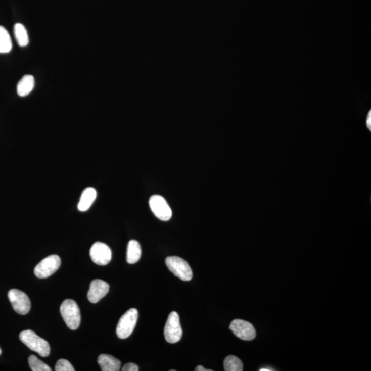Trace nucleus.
Instances as JSON below:
<instances>
[{"label":"nucleus","mask_w":371,"mask_h":371,"mask_svg":"<svg viewBox=\"0 0 371 371\" xmlns=\"http://www.w3.org/2000/svg\"><path fill=\"white\" fill-rule=\"evenodd\" d=\"M8 296H9V299L13 306V309L17 313L20 315H26L29 312L31 303H30V300L27 294H25L22 291L13 289L9 291Z\"/></svg>","instance_id":"obj_8"},{"label":"nucleus","mask_w":371,"mask_h":371,"mask_svg":"<svg viewBox=\"0 0 371 371\" xmlns=\"http://www.w3.org/2000/svg\"><path fill=\"white\" fill-rule=\"evenodd\" d=\"M61 265V259L58 255H51L45 258L35 268L34 274L39 279H47L56 272Z\"/></svg>","instance_id":"obj_7"},{"label":"nucleus","mask_w":371,"mask_h":371,"mask_svg":"<svg viewBox=\"0 0 371 371\" xmlns=\"http://www.w3.org/2000/svg\"><path fill=\"white\" fill-rule=\"evenodd\" d=\"M13 44L10 34L3 26H0V53H9Z\"/></svg>","instance_id":"obj_17"},{"label":"nucleus","mask_w":371,"mask_h":371,"mask_svg":"<svg viewBox=\"0 0 371 371\" xmlns=\"http://www.w3.org/2000/svg\"><path fill=\"white\" fill-rule=\"evenodd\" d=\"M138 318V311L132 308L128 310L121 317L116 328V334L120 339H126L131 336L136 325Z\"/></svg>","instance_id":"obj_3"},{"label":"nucleus","mask_w":371,"mask_h":371,"mask_svg":"<svg viewBox=\"0 0 371 371\" xmlns=\"http://www.w3.org/2000/svg\"><path fill=\"white\" fill-rule=\"evenodd\" d=\"M28 363L32 371H51V367L38 359L34 355H30L28 358Z\"/></svg>","instance_id":"obj_19"},{"label":"nucleus","mask_w":371,"mask_h":371,"mask_svg":"<svg viewBox=\"0 0 371 371\" xmlns=\"http://www.w3.org/2000/svg\"><path fill=\"white\" fill-rule=\"evenodd\" d=\"M142 254L141 245L135 240H131L128 244L127 261L129 264H134L139 261Z\"/></svg>","instance_id":"obj_15"},{"label":"nucleus","mask_w":371,"mask_h":371,"mask_svg":"<svg viewBox=\"0 0 371 371\" xmlns=\"http://www.w3.org/2000/svg\"><path fill=\"white\" fill-rule=\"evenodd\" d=\"M370 114H369V118H368V119H367V125H369V128H370Z\"/></svg>","instance_id":"obj_23"},{"label":"nucleus","mask_w":371,"mask_h":371,"mask_svg":"<svg viewBox=\"0 0 371 371\" xmlns=\"http://www.w3.org/2000/svg\"><path fill=\"white\" fill-rule=\"evenodd\" d=\"M165 263L169 270L181 280L189 281L192 279V269L185 260L178 257H169L166 258Z\"/></svg>","instance_id":"obj_4"},{"label":"nucleus","mask_w":371,"mask_h":371,"mask_svg":"<svg viewBox=\"0 0 371 371\" xmlns=\"http://www.w3.org/2000/svg\"><path fill=\"white\" fill-rule=\"evenodd\" d=\"M229 329L233 334L241 340L250 341L256 338V330L251 323L236 319L231 322Z\"/></svg>","instance_id":"obj_9"},{"label":"nucleus","mask_w":371,"mask_h":371,"mask_svg":"<svg viewBox=\"0 0 371 371\" xmlns=\"http://www.w3.org/2000/svg\"><path fill=\"white\" fill-rule=\"evenodd\" d=\"M149 206L158 219L167 221L171 219L172 210L163 197L154 195L149 199Z\"/></svg>","instance_id":"obj_6"},{"label":"nucleus","mask_w":371,"mask_h":371,"mask_svg":"<svg viewBox=\"0 0 371 371\" xmlns=\"http://www.w3.org/2000/svg\"><path fill=\"white\" fill-rule=\"evenodd\" d=\"M60 312L67 326L72 330L81 324V312L77 304L73 300H64L60 307Z\"/></svg>","instance_id":"obj_2"},{"label":"nucleus","mask_w":371,"mask_h":371,"mask_svg":"<svg viewBox=\"0 0 371 371\" xmlns=\"http://www.w3.org/2000/svg\"><path fill=\"white\" fill-rule=\"evenodd\" d=\"M195 370L196 371H212V370H209V369H206L204 368V366H197L196 369H195Z\"/></svg>","instance_id":"obj_22"},{"label":"nucleus","mask_w":371,"mask_h":371,"mask_svg":"<svg viewBox=\"0 0 371 371\" xmlns=\"http://www.w3.org/2000/svg\"><path fill=\"white\" fill-rule=\"evenodd\" d=\"M122 371H138L139 368L137 365L133 364V363H127L123 368H122Z\"/></svg>","instance_id":"obj_21"},{"label":"nucleus","mask_w":371,"mask_h":371,"mask_svg":"<svg viewBox=\"0 0 371 371\" xmlns=\"http://www.w3.org/2000/svg\"><path fill=\"white\" fill-rule=\"evenodd\" d=\"M110 286L108 283L100 279H95L91 283L88 291L87 298L91 303H97L108 294Z\"/></svg>","instance_id":"obj_11"},{"label":"nucleus","mask_w":371,"mask_h":371,"mask_svg":"<svg viewBox=\"0 0 371 371\" xmlns=\"http://www.w3.org/2000/svg\"><path fill=\"white\" fill-rule=\"evenodd\" d=\"M20 339L26 347L37 353L40 356L48 357L51 353L49 342L40 338L31 330L22 331L20 334Z\"/></svg>","instance_id":"obj_1"},{"label":"nucleus","mask_w":371,"mask_h":371,"mask_svg":"<svg viewBox=\"0 0 371 371\" xmlns=\"http://www.w3.org/2000/svg\"><path fill=\"white\" fill-rule=\"evenodd\" d=\"M14 34L15 39L18 45L21 47H25L29 43V38L27 30L24 25L17 23L14 26Z\"/></svg>","instance_id":"obj_16"},{"label":"nucleus","mask_w":371,"mask_h":371,"mask_svg":"<svg viewBox=\"0 0 371 371\" xmlns=\"http://www.w3.org/2000/svg\"><path fill=\"white\" fill-rule=\"evenodd\" d=\"M98 363L103 371H118L121 366V363L118 359L107 354L99 355Z\"/></svg>","instance_id":"obj_13"},{"label":"nucleus","mask_w":371,"mask_h":371,"mask_svg":"<svg viewBox=\"0 0 371 371\" xmlns=\"http://www.w3.org/2000/svg\"><path fill=\"white\" fill-rule=\"evenodd\" d=\"M55 370L56 371H74L75 369L70 364V361L66 359H61L57 361Z\"/></svg>","instance_id":"obj_20"},{"label":"nucleus","mask_w":371,"mask_h":371,"mask_svg":"<svg viewBox=\"0 0 371 371\" xmlns=\"http://www.w3.org/2000/svg\"><path fill=\"white\" fill-rule=\"evenodd\" d=\"M1 353H2V350L0 349V355H1Z\"/></svg>","instance_id":"obj_25"},{"label":"nucleus","mask_w":371,"mask_h":371,"mask_svg":"<svg viewBox=\"0 0 371 371\" xmlns=\"http://www.w3.org/2000/svg\"><path fill=\"white\" fill-rule=\"evenodd\" d=\"M112 251L108 245L96 242L90 249V257L94 263L99 265H106L112 259Z\"/></svg>","instance_id":"obj_10"},{"label":"nucleus","mask_w":371,"mask_h":371,"mask_svg":"<svg viewBox=\"0 0 371 371\" xmlns=\"http://www.w3.org/2000/svg\"><path fill=\"white\" fill-rule=\"evenodd\" d=\"M34 87V78L32 75H25L21 78L17 85V92L20 97L29 95Z\"/></svg>","instance_id":"obj_14"},{"label":"nucleus","mask_w":371,"mask_h":371,"mask_svg":"<svg viewBox=\"0 0 371 371\" xmlns=\"http://www.w3.org/2000/svg\"><path fill=\"white\" fill-rule=\"evenodd\" d=\"M223 367L225 371H242L244 370L242 361L234 355H229L225 357L223 361Z\"/></svg>","instance_id":"obj_18"},{"label":"nucleus","mask_w":371,"mask_h":371,"mask_svg":"<svg viewBox=\"0 0 371 371\" xmlns=\"http://www.w3.org/2000/svg\"><path fill=\"white\" fill-rule=\"evenodd\" d=\"M97 192L92 187H87L82 193L81 198L78 204V209L81 212L87 211L97 199Z\"/></svg>","instance_id":"obj_12"},{"label":"nucleus","mask_w":371,"mask_h":371,"mask_svg":"<svg viewBox=\"0 0 371 371\" xmlns=\"http://www.w3.org/2000/svg\"><path fill=\"white\" fill-rule=\"evenodd\" d=\"M164 337L166 341L174 344L180 341L182 337L181 329L178 313L173 311L170 313L164 327Z\"/></svg>","instance_id":"obj_5"},{"label":"nucleus","mask_w":371,"mask_h":371,"mask_svg":"<svg viewBox=\"0 0 371 371\" xmlns=\"http://www.w3.org/2000/svg\"><path fill=\"white\" fill-rule=\"evenodd\" d=\"M270 370H273L272 369H269V368H262L260 369V371H270Z\"/></svg>","instance_id":"obj_24"}]
</instances>
